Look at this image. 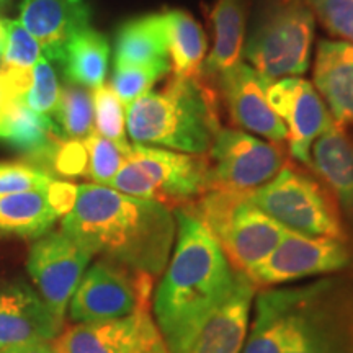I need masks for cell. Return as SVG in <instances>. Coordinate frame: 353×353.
<instances>
[{
	"instance_id": "6da1fadb",
	"label": "cell",
	"mask_w": 353,
	"mask_h": 353,
	"mask_svg": "<svg viewBox=\"0 0 353 353\" xmlns=\"http://www.w3.org/2000/svg\"><path fill=\"white\" fill-rule=\"evenodd\" d=\"M61 231L92 255L156 278L169 263L176 221L162 203L85 183L79 185Z\"/></svg>"
},
{
	"instance_id": "7a4b0ae2",
	"label": "cell",
	"mask_w": 353,
	"mask_h": 353,
	"mask_svg": "<svg viewBox=\"0 0 353 353\" xmlns=\"http://www.w3.org/2000/svg\"><path fill=\"white\" fill-rule=\"evenodd\" d=\"M175 244L154 293V321L169 353L183 347L234 290L239 270L200 219L185 208L174 210Z\"/></svg>"
},
{
	"instance_id": "3957f363",
	"label": "cell",
	"mask_w": 353,
	"mask_h": 353,
	"mask_svg": "<svg viewBox=\"0 0 353 353\" xmlns=\"http://www.w3.org/2000/svg\"><path fill=\"white\" fill-rule=\"evenodd\" d=\"M221 99L203 79L172 77L126 107V132L134 144L206 156L221 128Z\"/></svg>"
},
{
	"instance_id": "277c9868",
	"label": "cell",
	"mask_w": 353,
	"mask_h": 353,
	"mask_svg": "<svg viewBox=\"0 0 353 353\" xmlns=\"http://www.w3.org/2000/svg\"><path fill=\"white\" fill-rule=\"evenodd\" d=\"M205 224L236 270L247 273L280 244L288 229L249 200V193L210 190L183 206Z\"/></svg>"
},
{
	"instance_id": "5b68a950",
	"label": "cell",
	"mask_w": 353,
	"mask_h": 353,
	"mask_svg": "<svg viewBox=\"0 0 353 353\" xmlns=\"http://www.w3.org/2000/svg\"><path fill=\"white\" fill-rule=\"evenodd\" d=\"M110 187L125 195L183 208L210 192L208 159L151 145H131Z\"/></svg>"
},
{
	"instance_id": "8992f818",
	"label": "cell",
	"mask_w": 353,
	"mask_h": 353,
	"mask_svg": "<svg viewBox=\"0 0 353 353\" xmlns=\"http://www.w3.org/2000/svg\"><path fill=\"white\" fill-rule=\"evenodd\" d=\"M249 200L288 231L348 241L332 193L307 172L286 164L275 179L250 192Z\"/></svg>"
},
{
	"instance_id": "52a82bcc",
	"label": "cell",
	"mask_w": 353,
	"mask_h": 353,
	"mask_svg": "<svg viewBox=\"0 0 353 353\" xmlns=\"http://www.w3.org/2000/svg\"><path fill=\"white\" fill-rule=\"evenodd\" d=\"M316 19L303 0H281L255 26L244 44V57L268 82L306 74Z\"/></svg>"
},
{
	"instance_id": "ba28073f",
	"label": "cell",
	"mask_w": 353,
	"mask_h": 353,
	"mask_svg": "<svg viewBox=\"0 0 353 353\" xmlns=\"http://www.w3.org/2000/svg\"><path fill=\"white\" fill-rule=\"evenodd\" d=\"M283 353H353V278L330 276L304 285Z\"/></svg>"
},
{
	"instance_id": "9c48e42d",
	"label": "cell",
	"mask_w": 353,
	"mask_h": 353,
	"mask_svg": "<svg viewBox=\"0 0 353 353\" xmlns=\"http://www.w3.org/2000/svg\"><path fill=\"white\" fill-rule=\"evenodd\" d=\"M206 159L210 190L236 193L263 187L288 164L281 144L224 126L214 132Z\"/></svg>"
},
{
	"instance_id": "30bf717a",
	"label": "cell",
	"mask_w": 353,
	"mask_h": 353,
	"mask_svg": "<svg viewBox=\"0 0 353 353\" xmlns=\"http://www.w3.org/2000/svg\"><path fill=\"white\" fill-rule=\"evenodd\" d=\"M152 285V276L100 259L87 268L70 298V321L83 324L121 319L149 307Z\"/></svg>"
},
{
	"instance_id": "8fae6325",
	"label": "cell",
	"mask_w": 353,
	"mask_h": 353,
	"mask_svg": "<svg viewBox=\"0 0 353 353\" xmlns=\"http://www.w3.org/2000/svg\"><path fill=\"white\" fill-rule=\"evenodd\" d=\"M352 260L353 250L348 241L286 231L273 252L245 275L255 286L272 288L303 278L342 272L350 267Z\"/></svg>"
},
{
	"instance_id": "7c38bea8",
	"label": "cell",
	"mask_w": 353,
	"mask_h": 353,
	"mask_svg": "<svg viewBox=\"0 0 353 353\" xmlns=\"http://www.w3.org/2000/svg\"><path fill=\"white\" fill-rule=\"evenodd\" d=\"M94 255L61 231H50L34 241L26 268L37 293L64 321L65 309Z\"/></svg>"
},
{
	"instance_id": "4fadbf2b",
	"label": "cell",
	"mask_w": 353,
	"mask_h": 353,
	"mask_svg": "<svg viewBox=\"0 0 353 353\" xmlns=\"http://www.w3.org/2000/svg\"><path fill=\"white\" fill-rule=\"evenodd\" d=\"M51 345L54 353H169L149 307L61 330Z\"/></svg>"
},
{
	"instance_id": "5bb4252c",
	"label": "cell",
	"mask_w": 353,
	"mask_h": 353,
	"mask_svg": "<svg viewBox=\"0 0 353 353\" xmlns=\"http://www.w3.org/2000/svg\"><path fill=\"white\" fill-rule=\"evenodd\" d=\"M267 100L286 126L290 154L299 164H311V148L334 125L332 114L316 87L306 79L288 77L270 82Z\"/></svg>"
},
{
	"instance_id": "9a60e30c",
	"label": "cell",
	"mask_w": 353,
	"mask_h": 353,
	"mask_svg": "<svg viewBox=\"0 0 353 353\" xmlns=\"http://www.w3.org/2000/svg\"><path fill=\"white\" fill-rule=\"evenodd\" d=\"M268 83L252 65L239 63L219 77L214 87L234 125L270 143L285 144L286 126L268 105Z\"/></svg>"
},
{
	"instance_id": "2e32d148",
	"label": "cell",
	"mask_w": 353,
	"mask_h": 353,
	"mask_svg": "<svg viewBox=\"0 0 353 353\" xmlns=\"http://www.w3.org/2000/svg\"><path fill=\"white\" fill-rule=\"evenodd\" d=\"M255 288L257 286L245 273H237L231 294L175 353H241L249 332Z\"/></svg>"
},
{
	"instance_id": "e0dca14e",
	"label": "cell",
	"mask_w": 353,
	"mask_h": 353,
	"mask_svg": "<svg viewBox=\"0 0 353 353\" xmlns=\"http://www.w3.org/2000/svg\"><path fill=\"white\" fill-rule=\"evenodd\" d=\"M64 327L41 296L23 285L0 288V350L30 342H52Z\"/></svg>"
},
{
	"instance_id": "ac0fdd59",
	"label": "cell",
	"mask_w": 353,
	"mask_h": 353,
	"mask_svg": "<svg viewBox=\"0 0 353 353\" xmlns=\"http://www.w3.org/2000/svg\"><path fill=\"white\" fill-rule=\"evenodd\" d=\"M88 0H23L20 23L37 39L48 61H59L65 43L90 26Z\"/></svg>"
},
{
	"instance_id": "d6986e66",
	"label": "cell",
	"mask_w": 353,
	"mask_h": 353,
	"mask_svg": "<svg viewBox=\"0 0 353 353\" xmlns=\"http://www.w3.org/2000/svg\"><path fill=\"white\" fill-rule=\"evenodd\" d=\"M304 285L278 286L254 298V317L241 353H283L303 301Z\"/></svg>"
},
{
	"instance_id": "ffe728a7",
	"label": "cell",
	"mask_w": 353,
	"mask_h": 353,
	"mask_svg": "<svg viewBox=\"0 0 353 353\" xmlns=\"http://www.w3.org/2000/svg\"><path fill=\"white\" fill-rule=\"evenodd\" d=\"M309 169L332 193L343 226L353 234V130L334 125L311 148Z\"/></svg>"
},
{
	"instance_id": "44dd1931",
	"label": "cell",
	"mask_w": 353,
	"mask_h": 353,
	"mask_svg": "<svg viewBox=\"0 0 353 353\" xmlns=\"http://www.w3.org/2000/svg\"><path fill=\"white\" fill-rule=\"evenodd\" d=\"M312 77L335 125L353 130V44L321 39Z\"/></svg>"
},
{
	"instance_id": "7402d4cb",
	"label": "cell",
	"mask_w": 353,
	"mask_h": 353,
	"mask_svg": "<svg viewBox=\"0 0 353 353\" xmlns=\"http://www.w3.org/2000/svg\"><path fill=\"white\" fill-rule=\"evenodd\" d=\"M245 0H216L211 10L213 50L205 59L201 79L216 85L219 77L242 63L245 44Z\"/></svg>"
},
{
	"instance_id": "603a6c76",
	"label": "cell",
	"mask_w": 353,
	"mask_h": 353,
	"mask_svg": "<svg viewBox=\"0 0 353 353\" xmlns=\"http://www.w3.org/2000/svg\"><path fill=\"white\" fill-rule=\"evenodd\" d=\"M50 185L0 196V237L38 239L63 219L51 198Z\"/></svg>"
},
{
	"instance_id": "cb8c5ba5",
	"label": "cell",
	"mask_w": 353,
	"mask_h": 353,
	"mask_svg": "<svg viewBox=\"0 0 353 353\" xmlns=\"http://www.w3.org/2000/svg\"><path fill=\"white\" fill-rule=\"evenodd\" d=\"M152 64H170L164 13L126 21L117 34L114 68Z\"/></svg>"
},
{
	"instance_id": "d4e9b609",
	"label": "cell",
	"mask_w": 353,
	"mask_h": 353,
	"mask_svg": "<svg viewBox=\"0 0 353 353\" xmlns=\"http://www.w3.org/2000/svg\"><path fill=\"white\" fill-rule=\"evenodd\" d=\"M164 20L172 77L200 79L208 52V39L201 25L192 13L180 8L165 12Z\"/></svg>"
},
{
	"instance_id": "484cf974",
	"label": "cell",
	"mask_w": 353,
	"mask_h": 353,
	"mask_svg": "<svg viewBox=\"0 0 353 353\" xmlns=\"http://www.w3.org/2000/svg\"><path fill=\"white\" fill-rule=\"evenodd\" d=\"M110 44L105 34L94 28H83L65 43L59 63L70 83L97 88L105 83L108 69Z\"/></svg>"
},
{
	"instance_id": "4316f807",
	"label": "cell",
	"mask_w": 353,
	"mask_h": 353,
	"mask_svg": "<svg viewBox=\"0 0 353 353\" xmlns=\"http://www.w3.org/2000/svg\"><path fill=\"white\" fill-rule=\"evenodd\" d=\"M51 117H54V123L59 126L64 138L85 139L94 131L95 121L94 100L88 88L77 83L64 85Z\"/></svg>"
},
{
	"instance_id": "83f0119b",
	"label": "cell",
	"mask_w": 353,
	"mask_h": 353,
	"mask_svg": "<svg viewBox=\"0 0 353 353\" xmlns=\"http://www.w3.org/2000/svg\"><path fill=\"white\" fill-rule=\"evenodd\" d=\"M82 141L88 157L87 176L97 185L110 187L114 175L125 164L126 157L130 156L131 144L121 145L113 143V141L99 134L95 130Z\"/></svg>"
},
{
	"instance_id": "f1b7e54d",
	"label": "cell",
	"mask_w": 353,
	"mask_h": 353,
	"mask_svg": "<svg viewBox=\"0 0 353 353\" xmlns=\"http://www.w3.org/2000/svg\"><path fill=\"white\" fill-rule=\"evenodd\" d=\"M95 113V131L113 143L128 145L125 105L110 83H101L92 92Z\"/></svg>"
},
{
	"instance_id": "f546056e",
	"label": "cell",
	"mask_w": 353,
	"mask_h": 353,
	"mask_svg": "<svg viewBox=\"0 0 353 353\" xmlns=\"http://www.w3.org/2000/svg\"><path fill=\"white\" fill-rule=\"evenodd\" d=\"M170 72V64H152V65H125V68H114L112 82L114 94L121 100V103L131 105L151 88L156 82L161 81Z\"/></svg>"
},
{
	"instance_id": "4dcf8cb0",
	"label": "cell",
	"mask_w": 353,
	"mask_h": 353,
	"mask_svg": "<svg viewBox=\"0 0 353 353\" xmlns=\"http://www.w3.org/2000/svg\"><path fill=\"white\" fill-rule=\"evenodd\" d=\"M327 33L353 44V0H303Z\"/></svg>"
},
{
	"instance_id": "1f68e13d",
	"label": "cell",
	"mask_w": 353,
	"mask_h": 353,
	"mask_svg": "<svg viewBox=\"0 0 353 353\" xmlns=\"http://www.w3.org/2000/svg\"><path fill=\"white\" fill-rule=\"evenodd\" d=\"M61 87L57 82L56 72L46 57H39L33 65V83L25 97V103L33 112L51 117L59 101Z\"/></svg>"
},
{
	"instance_id": "d6a6232c",
	"label": "cell",
	"mask_w": 353,
	"mask_h": 353,
	"mask_svg": "<svg viewBox=\"0 0 353 353\" xmlns=\"http://www.w3.org/2000/svg\"><path fill=\"white\" fill-rule=\"evenodd\" d=\"M7 23V46L0 56V63L17 65V68L32 69L43 56L41 46L30 34L20 20H8Z\"/></svg>"
},
{
	"instance_id": "836d02e7",
	"label": "cell",
	"mask_w": 353,
	"mask_h": 353,
	"mask_svg": "<svg viewBox=\"0 0 353 353\" xmlns=\"http://www.w3.org/2000/svg\"><path fill=\"white\" fill-rule=\"evenodd\" d=\"M52 180L30 162H0V196L46 188Z\"/></svg>"
},
{
	"instance_id": "e575fe53",
	"label": "cell",
	"mask_w": 353,
	"mask_h": 353,
	"mask_svg": "<svg viewBox=\"0 0 353 353\" xmlns=\"http://www.w3.org/2000/svg\"><path fill=\"white\" fill-rule=\"evenodd\" d=\"M87 167L88 157L83 141L64 138L52 151L46 172L51 176L52 174L63 176H79L87 175Z\"/></svg>"
},
{
	"instance_id": "d590c367",
	"label": "cell",
	"mask_w": 353,
	"mask_h": 353,
	"mask_svg": "<svg viewBox=\"0 0 353 353\" xmlns=\"http://www.w3.org/2000/svg\"><path fill=\"white\" fill-rule=\"evenodd\" d=\"M33 83V68H17V65L0 63V94L7 100H25Z\"/></svg>"
},
{
	"instance_id": "8d00e7d4",
	"label": "cell",
	"mask_w": 353,
	"mask_h": 353,
	"mask_svg": "<svg viewBox=\"0 0 353 353\" xmlns=\"http://www.w3.org/2000/svg\"><path fill=\"white\" fill-rule=\"evenodd\" d=\"M0 353H54L51 342H30L3 348Z\"/></svg>"
},
{
	"instance_id": "74e56055",
	"label": "cell",
	"mask_w": 353,
	"mask_h": 353,
	"mask_svg": "<svg viewBox=\"0 0 353 353\" xmlns=\"http://www.w3.org/2000/svg\"><path fill=\"white\" fill-rule=\"evenodd\" d=\"M12 103H13V100H7L6 97L0 94V139H6Z\"/></svg>"
},
{
	"instance_id": "f35d334b",
	"label": "cell",
	"mask_w": 353,
	"mask_h": 353,
	"mask_svg": "<svg viewBox=\"0 0 353 353\" xmlns=\"http://www.w3.org/2000/svg\"><path fill=\"white\" fill-rule=\"evenodd\" d=\"M6 46H7V23H6V19L0 17V56H2V52L6 51Z\"/></svg>"
},
{
	"instance_id": "ab89813d",
	"label": "cell",
	"mask_w": 353,
	"mask_h": 353,
	"mask_svg": "<svg viewBox=\"0 0 353 353\" xmlns=\"http://www.w3.org/2000/svg\"><path fill=\"white\" fill-rule=\"evenodd\" d=\"M0 2H3V0H0Z\"/></svg>"
}]
</instances>
